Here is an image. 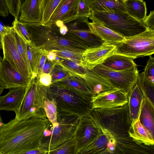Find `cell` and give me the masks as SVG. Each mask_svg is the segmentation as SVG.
<instances>
[{
  "label": "cell",
  "mask_w": 154,
  "mask_h": 154,
  "mask_svg": "<svg viewBox=\"0 0 154 154\" xmlns=\"http://www.w3.org/2000/svg\"><path fill=\"white\" fill-rule=\"evenodd\" d=\"M51 124L45 110L25 120L14 118L4 124L0 130V152L21 154L38 148Z\"/></svg>",
  "instance_id": "6da1fadb"
},
{
  "label": "cell",
  "mask_w": 154,
  "mask_h": 154,
  "mask_svg": "<svg viewBox=\"0 0 154 154\" xmlns=\"http://www.w3.org/2000/svg\"><path fill=\"white\" fill-rule=\"evenodd\" d=\"M47 96L55 102L57 111L64 112L80 117L90 113L93 109L92 97L59 81L47 87Z\"/></svg>",
  "instance_id": "7a4b0ae2"
},
{
  "label": "cell",
  "mask_w": 154,
  "mask_h": 154,
  "mask_svg": "<svg viewBox=\"0 0 154 154\" xmlns=\"http://www.w3.org/2000/svg\"><path fill=\"white\" fill-rule=\"evenodd\" d=\"M89 18L97 22L125 38L138 35L148 29L142 22L128 13L116 11H91Z\"/></svg>",
  "instance_id": "3957f363"
},
{
  "label": "cell",
  "mask_w": 154,
  "mask_h": 154,
  "mask_svg": "<svg viewBox=\"0 0 154 154\" xmlns=\"http://www.w3.org/2000/svg\"><path fill=\"white\" fill-rule=\"evenodd\" d=\"M79 116L64 112L57 111V123L45 131L40 146L50 151L74 137Z\"/></svg>",
  "instance_id": "277c9868"
},
{
  "label": "cell",
  "mask_w": 154,
  "mask_h": 154,
  "mask_svg": "<svg viewBox=\"0 0 154 154\" xmlns=\"http://www.w3.org/2000/svg\"><path fill=\"white\" fill-rule=\"evenodd\" d=\"M47 97V87L40 83L38 76L33 78L27 87L19 108L15 113V119L25 120L45 110L44 104Z\"/></svg>",
  "instance_id": "5b68a950"
},
{
  "label": "cell",
  "mask_w": 154,
  "mask_h": 154,
  "mask_svg": "<svg viewBox=\"0 0 154 154\" xmlns=\"http://www.w3.org/2000/svg\"><path fill=\"white\" fill-rule=\"evenodd\" d=\"M121 42L114 45V54H120L134 59L152 55L154 53V30L147 29L133 36L125 38Z\"/></svg>",
  "instance_id": "8992f818"
},
{
  "label": "cell",
  "mask_w": 154,
  "mask_h": 154,
  "mask_svg": "<svg viewBox=\"0 0 154 154\" xmlns=\"http://www.w3.org/2000/svg\"><path fill=\"white\" fill-rule=\"evenodd\" d=\"M3 59L7 60L29 83L33 78L30 66L18 52L12 26H5L2 34Z\"/></svg>",
  "instance_id": "52a82bcc"
},
{
  "label": "cell",
  "mask_w": 154,
  "mask_h": 154,
  "mask_svg": "<svg viewBox=\"0 0 154 154\" xmlns=\"http://www.w3.org/2000/svg\"><path fill=\"white\" fill-rule=\"evenodd\" d=\"M89 70L108 80L116 88L128 95L136 83L139 73L137 66L123 70L116 71L102 63Z\"/></svg>",
  "instance_id": "ba28073f"
},
{
  "label": "cell",
  "mask_w": 154,
  "mask_h": 154,
  "mask_svg": "<svg viewBox=\"0 0 154 154\" xmlns=\"http://www.w3.org/2000/svg\"><path fill=\"white\" fill-rule=\"evenodd\" d=\"M102 132L101 126L90 114L81 116L73 137L79 151L99 136Z\"/></svg>",
  "instance_id": "9c48e42d"
},
{
  "label": "cell",
  "mask_w": 154,
  "mask_h": 154,
  "mask_svg": "<svg viewBox=\"0 0 154 154\" xmlns=\"http://www.w3.org/2000/svg\"><path fill=\"white\" fill-rule=\"evenodd\" d=\"M116 49L114 44L106 42L98 47L87 49L83 52L80 65L90 70L114 54Z\"/></svg>",
  "instance_id": "30bf717a"
},
{
  "label": "cell",
  "mask_w": 154,
  "mask_h": 154,
  "mask_svg": "<svg viewBox=\"0 0 154 154\" xmlns=\"http://www.w3.org/2000/svg\"><path fill=\"white\" fill-rule=\"evenodd\" d=\"M101 128L102 133L79 150L78 154H116L113 136L108 130Z\"/></svg>",
  "instance_id": "8fae6325"
},
{
  "label": "cell",
  "mask_w": 154,
  "mask_h": 154,
  "mask_svg": "<svg viewBox=\"0 0 154 154\" xmlns=\"http://www.w3.org/2000/svg\"><path fill=\"white\" fill-rule=\"evenodd\" d=\"M65 25L68 29V31L65 35L63 36L80 44L86 49L98 47L104 42L92 33L89 29L79 28L76 23Z\"/></svg>",
  "instance_id": "7c38bea8"
},
{
  "label": "cell",
  "mask_w": 154,
  "mask_h": 154,
  "mask_svg": "<svg viewBox=\"0 0 154 154\" xmlns=\"http://www.w3.org/2000/svg\"><path fill=\"white\" fill-rule=\"evenodd\" d=\"M94 108L106 109L123 105L128 102V95L120 90L115 88L92 97Z\"/></svg>",
  "instance_id": "4fadbf2b"
},
{
  "label": "cell",
  "mask_w": 154,
  "mask_h": 154,
  "mask_svg": "<svg viewBox=\"0 0 154 154\" xmlns=\"http://www.w3.org/2000/svg\"><path fill=\"white\" fill-rule=\"evenodd\" d=\"M79 2V0H61L46 26L51 27L59 20L65 24L78 19L77 12Z\"/></svg>",
  "instance_id": "5bb4252c"
},
{
  "label": "cell",
  "mask_w": 154,
  "mask_h": 154,
  "mask_svg": "<svg viewBox=\"0 0 154 154\" xmlns=\"http://www.w3.org/2000/svg\"><path fill=\"white\" fill-rule=\"evenodd\" d=\"M23 23L27 30L31 42L43 49H45L48 42L57 36L51 27L39 23Z\"/></svg>",
  "instance_id": "9a60e30c"
},
{
  "label": "cell",
  "mask_w": 154,
  "mask_h": 154,
  "mask_svg": "<svg viewBox=\"0 0 154 154\" xmlns=\"http://www.w3.org/2000/svg\"><path fill=\"white\" fill-rule=\"evenodd\" d=\"M0 78L7 89L25 87L29 84L7 60L3 59L0 64Z\"/></svg>",
  "instance_id": "2e32d148"
},
{
  "label": "cell",
  "mask_w": 154,
  "mask_h": 154,
  "mask_svg": "<svg viewBox=\"0 0 154 154\" xmlns=\"http://www.w3.org/2000/svg\"><path fill=\"white\" fill-rule=\"evenodd\" d=\"M41 1L42 0H26L22 3L19 21L23 23L40 24Z\"/></svg>",
  "instance_id": "e0dca14e"
},
{
  "label": "cell",
  "mask_w": 154,
  "mask_h": 154,
  "mask_svg": "<svg viewBox=\"0 0 154 154\" xmlns=\"http://www.w3.org/2000/svg\"><path fill=\"white\" fill-rule=\"evenodd\" d=\"M27 87L10 89L7 94L0 96V110L13 111L15 113L21 105Z\"/></svg>",
  "instance_id": "ac0fdd59"
},
{
  "label": "cell",
  "mask_w": 154,
  "mask_h": 154,
  "mask_svg": "<svg viewBox=\"0 0 154 154\" xmlns=\"http://www.w3.org/2000/svg\"><path fill=\"white\" fill-rule=\"evenodd\" d=\"M82 79L91 92L92 97L116 88L108 80L88 70Z\"/></svg>",
  "instance_id": "d6986e66"
},
{
  "label": "cell",
  "mask_w": 154,
  "mask_h": 154,
  "mask_svg": "<svg viewBox=\"0 0 154 154\" xmlns=\"http://www.w3.org/2000/svg\"><path fill=\"white\" fill-rule=\"evenodd\" d=\"M128 132L136 143L147 146L154 145V136L140 122L139 119L131 123Z\"/></svg>",
  "instance_id": "ffe728a7"
},
{
  "label": "cell",
  "mask_w": 154,
  "mask_h": 154,
  "mask_svg": "<svg viewBox=\"0 0 154 154\" xmlns=\"http://www.w3.org/2000/svg\"><path fill=\"white\" fill-rule=\"evenodd\" d=\"M45 49L47 51L55 50L83 52L86 49L80 44L71 39L62 35H57L48 43Z\"/></svg>",
  "instance_id": "44dd1931"
},
{
  "label": "cell",
  "mask_w": 154,
  "mask_h": 154,
  "mask_svg": "<svg viewBox=\"0 0 154 154\" xmlns=\"http://www.w3.org/2000/svg\"><path fill=\"white\" fill-rule=\"evenodd\" d=\"M144 96L136 83L128 95V105L131 123L139 119Z\"/></svg>",
  "instance_id": "7402d4cb"
},
{
  "label": "cell",
  "mask_w": 154,
  "mask_h": 154,
  "mask_svg": "<svg viewBox=\"0 0 154 154\" xmlns=\"http://www.w3.org/2000/svg\"><path fill=\"white\" fill-rule=\"evenodd\" d=\"M88 26L91 32L104 42L115 44L124 41L125 38L100 23L94 21L89 22Z\"/></svg>",
  "instance_id": "603a6c76"
},
{
  "label": "cell",
  "mask_w": 154,
  "mask_h": 154,
  "mask_svg": "<svg viewBox=\"0 0 154 154\" xmlns=\"http://www.w3.org/2000/svg\"><path fill=\"white\" fill-rule=\"evenodd\" d=\"M91 12L99 11H116L127 13L124 0H87Z\"/></svg>",
  "instance_id": "cb8c5ba5"
},
{
  "label": "cell",
  "mask_w": 154,
  "mask_h": 154,
  "mask_svg": "<svg viewBox=\"0 0 154 154\" xmlns=\"http://www.w3.org/2000/svg\"><path fill=\"white\" fill-rule=\"evenodd\" d=\"M139 119L141 123L154 136V105L145 97L143 102Z\"/></svg>",
  "instance_id": "d4e9b609"
},
{
  "label": "cell",
  "mask_w": 154,
  "mask_h": 154,
  "mask_svg": "<svg viewBox=\"0 0 154 154\" xmlns=\"http://www.w3.org/2000/svg\"><path fill=\"white\" fill-rule=\"evenodd\" d=\"M134 60L132 58L124 55L114 54L108 58L102 64L114 70L122 71L137 66Z\"/></svg>",
  "instance_id": "484cf974"
},
{
  "label": "cell",
  "mask_w": 154,
  "mask_h": 154,
  "mask_svg": "<svg viewBox=\"0 0 154 154\" xmlns=\"http://www.w3.org/2000/svg\"><path fill=\"white\" fill-rule=\"evenodd\" d=\"M127 13L136 20L142 22L146 17L145 1L142 0H124Z\"/></svg>",
  "instance_id": "4316f807"
},
{
  "label": "cell",
  "mask_w": 154,
  "mask_h": 154,
  "mask_svg": "<svg viewBox=\"0 0 154 154\" xmlns=\"http://www.w3.org/2000/svg\"><path fill=\"white\" fill-rule=\"evenodd\" d=\"M28 60L33 77L37 75L38 68L44 49L26 43Z\"/></svg>",
  "instance_id": "83f0119b"
},
{
  "label": "cell",
  "mask_w": 154,
  "mask_h": 154,
  "mask_svg": "<svg viewBox=\"0 0 154 154\" xmlns=\"http://www.w3.org/2000/svg\"><path fill=\"white\" fill-rule=\"evenodd\" d=\"M61 0H42L41 4L40 24L46 26Z\"/></svg>",
  "instance_id": "f1b7e54d"
},
{
  "label": "cell",
  "mask_w": 154,
  "mask_h": 154,
  "mask_svg": "<svg viewBox=\"0 0 154 154\" xmlns=\"http://www.w3.org/2000/svg\"><path fill=\"white\" fill-rule=\"evenodd\" d=\"M136 84L144 97L147 98L154 105V83L149 80L143 72L138 73Z\"/></svg>",
  "instance_id": "f546056e"
},
{
  "label": "cell",
  "mask_w": 154,
  "mask_h": 154,
  "mask_svg": "<svg viewBox=\"0 0 154 154\" xmlns=\"http://www.w3.org/2000/svg\"><path fill=\"white\" fill-rule=\"evenodd\" d=\"M57 64L61 66L68 72L70 76L83 78L88 70L79 64L70 60L60 59Z\"/></svg>",
  "instance_id": "4dcf8cb0"
},
{
  "label": "cell",
  "mask_w": 154,
  "mask_h": 154,
  "mask_svg": "<svg viewBox=\"0 0 154 154\" xmlns=\"http://www.w3.org/2000/svg\"><path fill=\"white\" fill-rule=\"evenodd\" d=\"M60 81L64 82L80 92L93 97L91 92L82 78L69 75Z\"/></svg>",
  "instance_id": "1f68e13d"
},
{
  "label": "cell",
  "mask_w": 154,
  "mask_h": 154,
  "mask_svg": "<svg viewBox=\"0 0 154 154\" xmlns=\"http://www.w3.org/2000/svg\"><path fill=\"white\" fill-rule=\"evenodd\" d=\"M79 150L73 138L56 149L49 151L48 154H78Z\"/></svg>",
  "instance_id": "d6a6232c"
},
{
  "label": "cell",
  "mask_w": 154,
  "mask_h": 154,
  "mask_svg": "<svg viewBox=\"0 0 154 154\" xmlns=\"http://www.w3.org/2000/svg\"><path fill=\"white\" fill-rule=\"evenodd\" d=\"M44 109L47 117L53 125L57 123V108L56 103L52 98L47 97L44 104Z\"/></svg>",
  "instance_id": "836d02e7"
},
{
  "label": "cell",
  "mask_w": 154,
  "mask_h": 154,
  "mask_svg": "<svg viewBox=\"0 0 154 154\" xmlns=\"http://www.w3.org/2000/svg\"><path fill=\"white\" fill-rule=\"evenodd\" d=\"M13 28L17 51L25 62L30 66L28 57L26 42L17 31L13 27Z\"/></svg>",
  "instance_id": "e575fe53"
},
{
  "label": "cell",
  "mask_w": 154,
  "mask_h": 154,
  "mask_svg": "<svg viewBox=\"0 0 154 154\" xmlns=\"http://www.w3.org/2000/svg\"><path fill=\"white\" fill-rule=\"evenodd\" d=\"M57 57L63 59L70 60L80 65L81 62L83 52H75L67 50H54Z\"/></svg>",
  "instance_id": "d590c367"
},
{
  "label": "cell",
  "mask_w": 154,
  "mask_h": 154,
  "mask_svg": "<svg viewBox=\"0 0 154 154\" xmlns=\"http://www.w3.org/2000/svg\"><path fill=\"white\" fill-rule=\"evenodd\" d=\"M50 74L51 77L52 83L60 81L69 76L68 72L57 64L54 66Z\"/></svg>",
  "instance_id": "8d00e7d4"
},
{
  "label": "cell",
  "mask_w": 154,
  "mask_h": 154,
  "mask_svg": "<svg viewBox=\"0 0 154 154\" xmlns=\"http://www.w3.org/2000/svg\"><path fill=\"white\" fill-rule=\"evenodd\" d=\"M9 12L14 18L19 16L22 1L21 0H5Z\"/></svg>",
  "instance_id": "74e56055"
},
{
  "label": "cell",
  "mask_w": 154,
  "mask_h": 154,
  "mask_svg": "<svg viewBox=\"0 0 154 154\" xmlns=\"http://www.w3.org/2000/svg\"><path fill=\"white\" fill-rule=\"evenodd\" d=\"M12 27L17 31L27 43H31L27 30L23 24L17 18H14L12 23Z\"/></svg>",
  "instance_id": "f35d334b"
},
{
  "label": "cell",
  "mask_w": 154,
  "mask_h": 154,
  "mask_svg": "<svg viewBox=\"0 0 154 154\" xmlns=\"http://www.w3.org/2000/svg\"><path fill=\"white\" fill-rule=\"evenodd\" d=\"M91 14V11L87 0H79L77 12L78 19L88 18Z\"/></svg>",
  "instance_id": "ab89813d"
},
{
  "label": "cell",
  "mask_w": 154,
  "mask_h": 154,
  "mask_svg": "<svg viewBox=\"0 0 154 154\" xmlns=\"http://www.w3.org/2000/svg\"><path fill=\"white\" fill-rule=\"evenodd\" d=\"M144 71L145 75L152 82L154 83V58L151 55L149 56Z\"/></svg>",
  "instance_id": "60d3db41"
},
{
  "label": "cell",
  "mask_w": 154,
  "mask_h": 154,
  "mask_svg": "<svg viewBox=\"0 0 154 154\" xmlns=\"http://www.w3.org/2000/svg\"><path fill=\"white\" fill-rule=\"evenodd\" d=\"M143 22L148 29L154 30V11H150Z\"/></svg>",
  "instance_id": "b9f144b4"
},
{
  "label": "cell",
  "mask_w": 154,
  "mask_h": 154,
  "mask_svg": "<svg viewBox=\"0 0 154 154\" xmlns=\"http://www.w3.org/2000/svg\"><path fill=\"white\" fill-rule=\"evenodd\" d=\"M39 81L42 85L47 87L52 83L51 77L50 74L41 73L39 76Z\"/></svg>",
  "instance_id": "7bdbcfd3"
},
{
  "label": "cell",
  "mask_w": 154,
  "mask_h": 154,
  "mask_svg": "<svg viewBox=\"0 0 154 154\" xmlns=\"http://www.w3.org/2000/svg\"><path fill=\"white\" fill-rule=\"evenodd\" d=\"M57 63L56 61H51L47 59L42 67L41 73H45L50 74L54 66Z\"/></svg>",
  "instance_id": "ee69618b"
},
{
  "label": "cell",
  "mask_w": 154,
  "mask_h": 154,
  "mask_svg": "<svg viewBox=\"0 0 154 154\" xmlns=\"http://www.w3.org/2000/svg\"><path fill=\"white\" fill-rule=\"evenodd\" d=\"M49 151L42 146L38 148L25 152L21 154H48Z\"/></svg>",
  "instance_id": "f6af8a7d"
},
{
  "label": "cell",
  "mask_w": 154,
  "mask_h": 154,
  "mask_svg": "<svg viewBox=\"0 0 154 154\" xmlns=\"http://www.w3.org/2000/svg\"><path fill=\"white\" fill-rule=\"evenodd\" d=\"M48 51L44 49L38 68L37 76H39L41 73L42 67L47 59Z\"/></svg>",
  "instance_id": "bcb514c9"
},
{
  "label": "cell",
  "mask_w": 154,
  "mask_h": 154,
  "mask_svg": "<svg viewBox=\"0 0 154 154\" xmlns=\"http://www.w3.org/2000/svg\"><path fill=\"white\" fill-rule=\"evenodd\" d=\"M9 13L5 0H0V15L5 17L8 16Z\"/></svg>",
  "instance_id": "7dc6e473"
},
{
  "label": "cell",
  "mask_w": 154,
  "mask_h": 154,
  "mask_svg": "<svg viewBox=\"0 0 154 154\" xmlns=\"http://www.w3.org/2000/svg\"><path fill=\"white\" fill-rule=\"evenodd\" d=\"M48 51V53L47 57V59L51 61H55L57 56L54 50H52Z\"/></svg>",
  "instance_id": "c3c4849f"
},
{
  "label": "cell",
  "mask_w": 154,
  "mask_h": 154,
  "mask_svg": "<svg viewBox=\"0 0 154 154\" xmlns=\"http://www.w3.org/2000/svg\"><path fill=\"white\" fill-rule=\"evenodd\" d=\"M68 31V29L65 24H63L59 27V31L61 35H65Z\"/></svg>",
  "instance_id": "681fc988"
},
{
  "label": "cell",
  "mask_w": 154,
  "mask_h": 154,
  "mask_svg": "<svg viewBox=\"0 0 154 154\" xmlns=\"http://www.w3.org/2000/svg\"><path fill=\"white\" fill-rule=\"evenodd\" d=\"M5 26H3L2 24L0 21V50L2 48V34L5 28Z\"/></svg>",
  "instance_id": "f907efd6"
},
{
  "label": "cell",
  "mask_w": 154,
  "mask_h": 154,
  "mask_svg": "<svg viewBox=\"0 0 154 154\" xmlns=\"http://www.w3.org/2000/svg\"><path fill=\"white\" fill-rule=\"evenodd\" d=\"M5 89V86L0 78V95L2 93Z\"/></svg>",
  "instance_id": "816d5d0a"
},
{
  "label": "cell",
  "mask_w": 154,
  "mask_h": 154,
  "mask_svg": "<svg viewBox=\"0 0 154 154\" xmlns=\"http://www.w3.org/2000/svg\"><path fill=\"white\" fill-rule=\"evenodd\" d=\"M4 124L0 114V130Z\"/></svg>",
  "instance_id": "f5cc1de1"
},
{
  "label": "cell",
  "mask_w": 154,
  "mask_h": 154,
  "mask_svg": "<svg viewBox=\"0 0 154 154\" xmlns=\"http://www.w3.org/2000/svg\"><path fill=\"white\" fill-rule=\"evenodd\" d=\"M2 59H3L2 58V57L0 55V64L1 62L2 61Z\"/></svg>",
  "instance_id": "db71d44e"
},
{
  "label": "cell",
  "mask_w": 154,
  "mask_h": 154,
  "mask_svg": "<svg viewBox=\"0 0 154 154\" xmlns=\"http://www.w3.org/2000/svg\"><path fill=\"white\" fill-rule=\"evenodd\" d=\"M0 154H3L2 153V152H0Z\"/></svg>",
  "instance_id": "11a10c76"
}]
</instances>
